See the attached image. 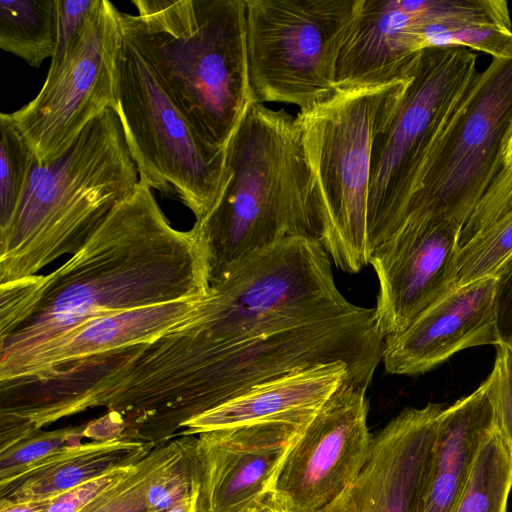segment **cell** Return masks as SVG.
I'll return each mask as SVG.
<instances>
[{"label": "cell", "mask_w": 512, "mask_h": 512, "mask_svg": "<svg viewBox=\"0 0 512 512\" xmlns=\"http://www.w3.org/2000/svg\"><path fill=\"white\" fill-rule=\"evenodd\" d=\"M187 318L143 345V376L168 424L201 383L224 401L332 361L336 317L359 309L337 288L319 241L288 237L210 280Z\"/></svg>", "instance_id": "6da1fadb"}, {"label": "cell", "mask_w": 512, "mask_h": 512, "mask_svg": "<svg viewBox=\"0 0 512 512\" xmlns=\"http://www.w3.org/2000/svg\"><path fill=\"white\" fill-rule=\"evenodd\" d=\"M205 250L171 226L150 186L134 192L48 275L0 286V377L96 319L208 294Z\"/></svg>", "instance_id": "7a4b0ae2"}, {"label": "cell", "mask_w": 512, "mask_h": 512, "mask_svg": "<svg viewBox=\"0 0 512 512\" xmlns=\"http://www.w3.org/2000/svg\"><path fill=\"white\" fill-rule=\"evenodd\" d=\"M227 180L196 232L210 279L231 264L288 237L320 242L321 197L295 116L251 102L232 134Z\"/></svg>", "instance_id": "3957f363"}, {"label": "cell", "mask_w": 512, "mask_h": 512, "mask_svg": "<svg viewBox=\"0 0 512 512\" xmlns=\"http://www.w3.org/2000/svg\"><path fill=\"white\" fill-rule=\"evenodd\" d=\"M123 36L210 145L226 146L253 102L245 0H134Z\"/></svg>", "instance_id": "277c9868"}, {"label": "cell", "mask_w": 512, "mask_h": 512, "mask_svg": "<svg viewBox=\"0 0 512 512\" xmlns=\"http://www.w3.org/2000/svg\"><path fill=\"white\" fill-rule=\"evenodd\" d=\"M138 182L112 109L94 118L55 160L34 158L11 227L0 236V286L78 252Z\"/></svg>", "instance_id": "5b68a950"}, {"label": "cell", "mask_w": 512, "mask_h": 512, "mask_svg": "<svg viewBox=\"0 0 512 512\" xmlns=\"http://www.w3.org/2000/svg\"><path fill=\"white\" fill-rule=\"evenodd\" d=\"M409 79L338 90L295 115L323 205L320 244L347 273L360 272L373 255L367 227L372 143Z\"/></svg>", "instance_id": "8992f818"}, {"label": "cell", "mask_w": 512, "mask_h": 512, "mask_svg": "<svg viewBox=\"0 0 512 512\" xmlns=\"http://www.w3.org/2000/svg\"><path fill=\"white\" fill-rule=\"evenodd\" d=\"M511 133L512 57L493 58L432 145L400 224L463 226L502 169Z\"/></svg>", "instance_id": "52a82bcc"}, {"label": "cell", "mask_w": 512, "mask_h": 512, "mask_svg": "<svg viewBox=\"0 0 512 512\" xmlns=\"http://www.w3.org/2000/svg\"><path fill=\"white\" fill-rule=\"evenodd\" d=\"M476 61L467 48L429 47L413 62L372 143L367 227L373 253L400 224L432 145L478 73Z\"/></svg>", "instance_id": "ba28073f"}, {"label": "cell", "mask_w": 512, "mask_h": 512, "mask_svg": "<svg viewBox=\"0 0 512 512\" xmlns=\"http://www.w3.org/2000/svg\"><path fill=\"white\" fill-rule=\"evenodd\" d=\"M117 114L139 179L176 196L202 221L227 180L226 149L210 145L194 129L123 36L115 73Z\"/></svg>", "instance_id": "9c48e42d"}, {"label": "cell", "mask_w": 512, "mask_h": 512, "mask_svg": "<svg viewBox=\"0 0 512 512\" xmlns=\"http://www.w3.org/2000/svg\"><path fill=\"white\" fill-rule=\"evenodd\" d=\"M253 101L307 108L338 91L340 51L361 0H245Z\"/></svg>", "instance_id": "30bf717a"}, {"label": "cell", "mask_w": 512, "mask_h": 512, "mask_svg": "<svg viewBox=\"0 0 512 512\" xmlns=\"http://www.w3.org/2000/svg\"><path fill=\"white\" fill-rule=\"evenodd\" d=\"M119 15L112 2L98 0L76 42L50 65L37 96L9 113L39 163L58 158L94 118L115 110Z\"/></svg>", "instance_id": "8fae6325"}, {"label": "cell", "mask_w": 512, "mask_h": 512, "mask_svg": "<svg viewBox=\"0 0 512 512\" xmlns=\"http://www.w3.org/2000/svg\"><path fill=\"white\" fill-rule=\"evenodd\" d=\"M366 389L343 381L289 450L268 494L285 512H317L358 477L371 458Z\"/></svg>", "instance_id": "7c38bea8"}, {"label": "cell", "mask_w": 512, "mask_h": 512, "mask_svg": "<svg viewBox=\"0 0 512 512\" xmlns=\"http://www.w3.org/2000/svg\"><path fill=\"white\" fill-rule=\"evenodd\" d=\"M318 409L197 434L194 512H253Z\"/></svg>", "instance_id": "4fadbf2b"}, {"label": "cell", "mask_w": 512, "mask_h": 512, "mask_svg": "<svg viewBox=\"0 0 512 512\" xmlns=\"http://www.w3.org/2000/svg\"><path fill=\"white\" fill-rule=\"evenodd\" d=\"M462 225L403 222L374 251L378 293L374 307L383 338L405 329L455 289Z\"/></svg>", "instance_id": "5bb4252c"}, {"label": "cell", "mask_w": 512, "mask_h": 512, "mask_svg": "<svg viewBox=\"0 0 512 512\" xmlns=\"http://www.w3.org/2000/svg\"><path fill=\"white\" fill-rule=\"evenodd\" d=\"M444 407H407L375 436L370 460L356 480L317 512H416Z\"/></svg>", "instance_id": "9a60e30c"}, {"label": "cell", "mask_w": 512, "mask_h": 512, "mask_svg": "<svg viewBox=\"0 0 512 512\" xmlns=\"http://www.w3.org/2000/svg\"><path fill=\"white\" fill-rule=\"evenodd\" d=\"M494 291V276L456 288L405 329L385 337V371L416 376L440 366L461 350L497 346Z\"/></svg>", "instance_id": "2e32d148"}, {"label": "cell", "mask_w": 512, "mask_h": 512, "mask_svg": "<svg viewBox=\"0 0 512 512\" xmlns=\"http://www.w3.org/2000/svg\"><path fill=\"white\" fill-rule=\"evenodd\" d=\"M438 17L436 0H361L339 54L338 90L407 78L426 49L425 28Z\"/></svg>", "instance_id": "e0dca14e"}, {"label": "cell", "mask_w": 512, "mask_h": 512, "mask_svg": "<svg viewBox=\"0 0 512 512\" xmlns=\"http://www.w3.org/2000/svg\"><path fill=\"white\" fill-rule=\"evenodd\" d=\"M490 376L471 394L444 408L416 512H454L469 481L477 454L497 428Z\"/></svg>", "instance_id": "ac0fdd59"}, {"label": "cell", "mask_w": 512, "mask_h": 512, "mask_svg": "<svg viewBox=\"0 0 512 512\" xmlns=\"http://www.w3.org/2000/svg\"><path fill=\"white\" fill-rule=\"evenodd\" d=\"M202 299L172 301L96 319L37 349L0 377V382L42 377L61 366L149 342L187 318Z\"/></svg>", "instance_id": "d6986e66"}, {"label": "cell", "mask_w": 512, "mask_h": 512, "mask_svg": "<svg viewBox=\"0 0 512 512\" xmlns=\"http://www.w3.org/2000/svg\"><path fill=\"white\" fill-rule=\"evenodd\" d=\"M348 377V367L343 362L286 375L186 422L177 435H197L293 412L319 409L343 381H348Z\"/></svg>", "instance_id": "ffe728a7"}, {"label": "cell", "mask_w": 512, "mask_h": 512, "mask_svg": "<svg viewBox=\"0 0 512 512\" xmlns=\"http://www.w3.org/2000/svg\"><path fill=\"white\" fill-rule=\"evenodd\" d=\"M155 447L119 436L68 446L24 474L0 484V500H45L109 472L135 465Z\"/></svg>", "instance_id": "44dd1931"}, {"label": "cell", "mask_w": 512, "mask_h": 512, "mask_svg": "<svg viewBox=\"0 0 512 512\" xmlns=\"http://www.w3.org/2000/svg\"><path fill=\"white\" fill-rule=\"evenodd\" d=\"M57 0H1L0 48L40 67L57 44Z\"/></svg>", "instance_id": "7402d4cb"}, {"label": "cell", "mask_w": 512, "mask_h": 512, "mask_svg": "<svg viewBox=\"0 0 512 512\" xmlns=\"http://www.w3.org/2000/svg\"><path fill=\"white\" fill-rule=\"evenodd\" d=\"M512 457L498 427L482 444L454 512H506Z\"/></svg>", "instance_id": "603a6c76"}, {"label": "cell", "mask_w": 512, "mask_h": 512, "mask_svg": "<svg viewBox=\"0 0 512 512\" xmlns=\"http://www.w3.org/2000/svg\"><path fill=\"white\" fill-rule=\"evenodd\" d=\"M183 437L157 445L129 473L78 512H147V492L179 453Z\"/></svg>", "instance_id": "cb8c5ba5"}, {"label": "cell", "mask_w": 512, "mask_h": 512, "mask_svg": "<svg viewBox=\"0 0 512 512\" xmlns=\"http://www.w3.org/2000/svg\"><path fill=\"white\" fill-rule=\"evenodd\" d=\"M0 132V236H3L11 227L35 157L9 113L0 114Z\"/></svg>", "instance_id": "d4e9b609"}, {"label": "cell", "mask_w": 512, "mask_h": 512, "mask_svg": "<svg viewBox=\"0 0 512 512\" xmlns=\"http://www.w3.org/2000/svg\"><path fill=\"white\" fill-rule=\"evenodd\" d=\"M512 254V210L458 250L455 289L493 277Z\"/></svg>", "instance_id": "484cf974"}, {"label": "cell", "mask_w": 512, "mask_h": 512, "mask_svg": "<svg viewBox=\"0 0 512 512\" xmlns=\"http://www.w3.org/2000/svg\"><path fill=\"white\" fill-rule=\"evenodd\" d=\"M181 449L147 492V512H170L197 494L199 463L196 435H183Z\"/></svg>", "instance_id": "4316f807"}, {"label": "cell", "mask_w": 512, "mask_h": 512, "mask_svg": "<svg viewBox=\"0 0 512 512\" xmlns=\"http://www.w3.org/2000/svg\"><path fill=\"white\" fill-rule=\"evenodd\" d=\"M86 424L53 431H36L0 451V484L24 474L62 449L81 443Z\"/></svg>", "instance_id": "83f0119b"}, {"label": "cell", "mask_w": 512, "mask_h": 512, "mask_svg": "<svg viewBox=\"0 0 512 512\" xmlns=\"http://www.w3.org/2000/svg\"><path fill=\"white\" fill-rule=\"evenodd\" d=\"M511 210L512 158L502 167L463 225L459 236V249Z\"/></svg>", "instance_id": "f1b7e54d"}, {"label": "cell", "mask_w": 512, "mask_h": 512, "mask_svg": "<svg viewBox=\"0 0 512 512\" xmlns=\"http://www.w3.org/2000/svg\"><path fill=\"white\" fill-rule=\"evenodd\" d=\"M429 47L471 48L496 59L509 58L512 57V30L496 25L467 26L430 37Z\"/></svg>", "instance_id": "f546056e"}, {"label": "cell", "mask_w": 512, "mask_h": 512, "mask_svg": "<svg viewBox=\"0 0 512 512\" xmlns=\"http://www.w3.org/2000/svg\"><path fill=\"white\" fill-rule=\"evenodd\" d=\"M497 426L512 457V347L496 346L490 373Z\"/></svg>", "instance_id": "4dcf8cb0"}, {"label": "cell", "mask_w": 512, "mask_h": 512, "mask_svg": "<svg viewBox=\"0 0 512 512\" xmlns=\"http://www.w3.org/2000/svg\"><path fill=\"white\" fill-rule=\"evenodd\" d=\"M98 0H57V44L51 64L59 62L80 36Z\"/></svg>", "instance_id": "1f68e13d"}, {"label": "cell", "mask_w": 512, "mask_h": 512, "mask_svg": "<svg viewBox=\"0 0 512 512\" xmlns=\"http://www.w3.org/2000/svg\"><path fill=\"white\" fill-rule=\"evenodd\" d=\"M133 466L109 472L57 496L42 500V512H78L103 491L126 476Z\"/></svg>", "instance_id": "d6a6232c"}, {"label": "cell", "mask_w": 512, "mask_h": 512, "mask_svg": "<svg viewBox=\"0 0 512 512\" xmlns=\"http://www.w3.org/2000/svg\"><path fill=\"white\" fill-rule=\"evenodd\" d=\"M494 277V308L499 344L512 347V254L498 268Z\"/></svg>", "instance_id": "836d02e7"}, {"label": "cell", "mask_w": 512, "mask_h": 512, "mask_svg": "<svg viewBox=\"0 0 512 512\" xmlns=\"http://www.w3.org/2000/svg\"><path fill=\"white\" fill-rule=\"evenodd\" d=\"M43 501L11 502L0 500V512H42Z\"/></svg>", "instance_id": "e575fe53"}, {"label": "cell", "mask_w": 512, "mask_h": 512, "mask_svg": "<svg viewBox=\"0 0 512 512\" xmlns=\"http://www.w3.org/2000/svg\"><path fill=\"white\" fill-rule=\"evenodd\" d=\"M253 512H285V511L280 509L277 505H275L267 495V497L262 502V504Z\"/></svg>", "instance_id": "d590c367"}, {"label": "cell", "mask_w": 512, "mask_h": 512, "mask_svg": "<svg viewBox=\"0 0 512 512\" xmlns=\"http://www.w3.org/2000/svg\"><path fill=\"white\" fill-rule=\"evenodd\" d=\"M196 495L192 498H189L185 502L178 505L176 508L171 510L170 512H194V503H195Z\"/></svg>", "instance_id": "8d00e7d4"}, {"label": "cell", "mask_w": 512, "mask_h": 512, "mask_svg": "<svg viewBox=\"0 0 512 512\" xmlns=\"http://www.w3.org/2000/svg\"><path fill=\"white\" fill-rule=\"evenodd\" d=\"M511 158H512V133H511V135L509 137L507 146H506L505 151H504V165L506 163H508Z\"/></svg>", "instance_id": "74e56055"}]
</instances>
